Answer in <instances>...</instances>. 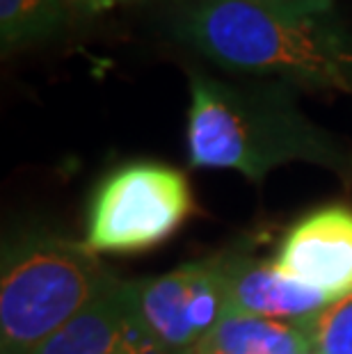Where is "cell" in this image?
I'll use <instances>...</instances> for the list:
<instances>
[{
	"label": "cell",
	"mask_w": 352,
	"mask_h": 354,
	"mask_svg": "<svg viewBox=\"0 0 352 354\" xmlns=\"http://www.w3.org/2000/svg\"><path fill=\"white\" fill-rule=\"evenodd\" d=\"M188 160L263 180L288 162L320 165L352 183V149L299 110L284 80L236 85L190 71Z\"/></svg>",
	"instance_id": "6da1fadb"
},
{
	"label": "cell",
	"mask_w": 352,
	"mask_h": 354,
	"mask_svg": "<svg viewBox=\"0 0 352 354\" xmlns=\"http://www.w3.org/2000/svg\"><path fill=\"white\" fill-rule=\"evenodd\" d=\"M313 352L352 354V292L327 304L318 315L306 320Z\"/></svg>",
	"instance_id": "8fae6325"
},
{
	"label": "cell",
	"mask_w": 352,
	"mask_h": 354,
	"mask_svg": "<svg viewBox=\"0 0 352 354\" xmlns=\"http://www.w3.org/2000/svg\"><path fill=\"white\" fill-rule=\"evenodd\" d=\"M275 266L295 281L341 299L352 292V208L327 206L286 233Z\"/></svg>",
	"instance_id": "8992f818"
},
{
	"label": "cell",
	"mask_w": 352,
	"mask_h": 354,
	"mask_svg": "<svg viewBox=\"0 0 352 354\" xmlns=\"http://www.w3.org/2000/svg\"><path fill=\"white\" fill-rule=\"evenodd\" d=\"M268 3L290 7V10H302V12H332L334 10L332 0H268Z\"/></svg>",
	"instance_id": "5bb4252c"
},
{
	"label": "cell",
	"mask_w": 352,
	"mask_h": 354,
	"mask_svg": "<svg viewBox=\"0 0 352 354\" xmlns=\"http://www.w3.org/2000/svg\"><path fill=\"white\" fill-rule=\"evenodd\" d=\"M313 350L306 322L227 311L192 354H299Z\"/></svg>",
	"instance_id": "9c48e42d"
},
{
	"label": "cell",
	"mask_w": 352,
	"mask_h": 354,
	"mask_svg": "<svg viewBox=\"0 0 352 354\" xmlns=\"http://www.w3.org/2000/svg\"><path fill=\"white\" fill-rule=\"evenodd\" d=\"M299 354H318V352H313V350H309V352H299Z\"/></svg>",
	"instance_id": "9a60e30c"
},
{
	"label": "cell",
	"mask_w": 352,
	"mask_h": 354,
	"mask_svg": "<svg viewBox=\"0 0 352 354\" xmlns=\"http://www.w3.org/2000/svg\"><path fill=\"white\" fill-rule=\"evenodd\" d=\"M115 279L82 243L33 233L7 247L0 277V354H33Z\"/></svg>",
	"instance_id": "3957f363"
},
{
	"label": "cell",
	"mask_w": 352,
	"mask_h": 354,
	"mask_svg": "<svg viewBox=\"0 0 352 354\" xmlns=\"http://www.w3.org/2000/svg\"><path fill=\"white\" fill-rule=\"evenodd\" d=\"M174 32L229 71L279 76L352 96V32L332 12H302L268 0H192Z\"/></svg>",
	"instance_id": "7a4b0ae2"
},
{
	"label": "cell",
	"mask_w": 352,
	"mask_h": 354,
	"mask_svg": "<svg viewBox=\"0 0 352 354\" xmlns=\"http://www.w3.org/2000/svg\"><path fill=\"white\" fill-rule=\"evenodd\" d=\"M136 331L131 281L115 279L33 354H115Z\"/></svg>",
	"instance_id": "ba28073f"
},
{
	"label": "cell",
	"mask_w": 352,
	"mask_h": 354,
	"mask_svg": "<svg viewBox=\"0 0 352 354\" xmlns=\"http://www.w3.org/2000/svg\"><path fill=\"white\" fill-rule=\"evenodd\" d=\"M192 208L183 171L163 162L124 165L96 190L82 245L94 254L151 250L188 220Z\"/></svg>",
	"instance_id": "277c9868"
},
{
	"label": "cell",
	"mask_w": 352,
	"mask_h": 354,
	"mask_svg": "<svg viewBox=\"0 0 352 354\" xmlns=\"http://www.w3.org/2000/svg\"><path fill=\"white\" fill-rule=\"evenodd\" d=\"M131 304L142 334L169 352L192 354L229 311L220 256L131 281Z\"/></svg>",
	"instance_id": "5b68a950"
},
{
	"label": "cell",
	"mask_w": 352,
	"mask_h": 354,
	"mask_svg": "<svg viewBox=\"0 0 352 354\" xmlns=\"http://www.w3.org/2000/svg\"><path fill=\"white\" fill-rule=\"evenodd\" d=\"M64 0H0L3 55L55 37L66 24Z\"/></svg>",
	"instance_id": "30bf717a"
},
{
	"label": "cell",
	"mask_w": 352,
	"mask_h": 354,
	"mask_svg": "<svg viewBox=\"0 0 352 354\" xmlns=\"http://www.w3.org/2000/svg\"><path fill=\"white\" fill-rule=\"evenodd\" d=\"M220 261L229 311L284 322H306L334 302L284 274L275 261H259L243 254H224Z\"/></svg>",
	"instance_id": "52a82bcc"
},
{
	"label": "cell",
	"mask_w": 352,
	"mask_h": 354,
	"mask_svg": "<svg viewBox=\"0 0 352 354\" xmlns=\"http://www.w3.org/2000/svg\"><path fill=\"white\" fill-rule=\"evenodd\" d=\"M64 3H66V7H71V10L94 17V14H103V12L112 10V7L122 5L124 0H64Z\"/></svg>",
	"instance_id": "4fadbf2b"
},
{
	"label": "cell",
	"mask_w": 352,
	"mask_h": 354,
	"mask_svg": "<svg viewBox=\"0 0 352 354\" xmlns=\"http://www.w3.org/2000/svg\"><path fill=\"white\" fill-rule=\"evenodd\" d=\"M115 354H176V352H169V350H165L163 345L154 343L151 338L142 334V329L138 327L136 334H133Z\"/></svg>",
	"instance_id": "7c38bea8"
}]
</instances>
